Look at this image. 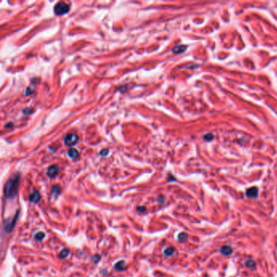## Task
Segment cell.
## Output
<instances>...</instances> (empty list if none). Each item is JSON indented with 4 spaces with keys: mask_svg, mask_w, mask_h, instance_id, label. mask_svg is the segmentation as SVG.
<instances>
[{
    "mask_svg": "<svg viewBox=\"0 0 277 277\" xmlns=\"http://www.w3.org/2000/svg\"><path fill=\"white\" fill-rule=\"evenodd\" d=\"M19 182H20V175L16 174L10 178L7 181L3 189L5 197L8 199H12L16 197L18 192Z\"/></svg>",
    "mask_w": 277,
    "mask_h": 277,
    "instance_id": "obj_1",
    "label": "cell"
},
{
    "mask_svg": "<svg viewBox=\"0 0 277 277\" xmlns=\"http://www.w3.org/2000/svg\"><path fill=\"white\" fill-rule=\"evenodd\" d=\"M137 210H138V211L144 212L143 211H146V207H144V206H139V207L137 208Z\"/></svg>",
    "mask_w": 277,
    "mask_h": 277,
    "instance_id": "obj_20",
    "label": "cell"
},
{
    "mask_svg": "<svg viewBox=\"0 0 277 277\" xmlns=\"http://www.w3.org/2000/svg\"><path fill=\"white\" fill-rule=\"evenodd\" d=\"M204 139H206V141H211L213 139V135L211 133H207L206 134L205 136H204Z\"/></svg>",
    "mask_w": 277,
    "mask_h": 277,
    "instance_id": "obj_18",
    "label": "cell"
},
{
    "mask_svg": "<svg viewBox=\"0 0 277 277\" xmlns=\"http://www.w3.org/2000/svg\"><path fill=\"white\" fill-rule=\"evenodd\" d=\"M44 237H45V233H42V232H39V233H37L35 234L34 239L36 241H40L43 240Z\"/></svg>",
    "mask_w": 277,
    "mask_h": 277,
    "instance_id": "obj_12",
    "label": "cell"
},
{
    "mask_svg": "<svg viewBox=\"0 0 277 277\" xmlns=\"http://www.w3.org/2000/svg\"><path fill=\"white\" fill-rule=\"evenodd\" d=\"M246 265L247 268H254L255 267V262H254V261L252 260V259H249V260H247V261L246 262Z\"/></svg>",
    "mask_w": 277,
    "mask_h": 277,
    "instance_id": "obj_16",
    "label": "cell"
},
{
    "mask_svg": "<svg viewBox=\"0 0 277 277\" xmlns=\"http://www.w3.org/2000/svg\"><path fill=\"white\" fill-rule=\"evenodd\" d=\"M18 214L19 212H16V215L14 217L8 219H6L4 223H3V227H4V231L6 233H11L12 230L13 229V227L16 224V222L17 221V218H18Z\"/></svg>",
    "mask_w": 277,
    "mask_h": 277,
    "instance_id": "obj_3",
    "label": "cell"
},
{
    "mask_svg": "<svg viewBox=\"0 0 277 277\" xmlns=\"http://www.w3.org/2000/svg\"><path fill=\"white\" fill-rule=\"evenodd\" d=\"M107 153H108V150H107V149H105V151L103 150V151H101L100 154H101L102 155H103V154H104V155H107Z\"/></svg>",
    "mask_w": 277,
    "mask_h": 277,
    "instance_id": "obj_21",
    "label": "cell"
},
{
    "mask_svg": "<svg viewBox=\"0 0 277 277\" xmlns=\"http://www.w3.org/2000/svg\"><path fill=\"white\" fill-rule=\"evenodd\" d=\"M173 254H174V249L172 247H168V248L165 249V250H164V254L166 256H168V257H170Z\"/></svg>",
    "mask_w": 277,
    "mask_h": 277,
    "instance_id": "obj_14",
    "label": "cell"
},
{
    "mask_svg": "<svg viewBox=\"0 0 277 277\" xmlns=\"http://www.w3.org/2000/svg\"><path fill=\"white\" fill-rule=\"evenodd\" d=\"M187 49V46L184 45H180V46H176L172 49V52L175 54H181L185 51Z\"/></svg>",
    "mask_w": 277,
    "mask_h": 277,
    "instance_id": "obj_10",
    "label": "cell"
},
{
    "mask_svg": "<svg viewBox=\"0 0 277 277\" xmlns=\"http://www.w3.org/2000/svg\"><path fill=\"white\" fill-rule=\"evenodd\" d=\"M220 252H221L222 254H224L225 256H228L232 254V253H233V249H232V247L229 246H223L220 249Z\"/></svg>",
    "mask_w": 277,
    "mask_h": 277,
    "instance_id": "obj_9",
    "label": "cell"
},
{
    "mask_svg": "<svg viewBox=\"0 0 277 277\" xmlns=\"http://www.w3.org/2000/svg\"><path fill=\"white\" fill-rule=\"evenodd\" d=\"M100 259H101V258H100L99 255H94L93 258H92V261H93L94 263H98V262H99Z\"/></svg>",
    "mask_w": 277,
    "mask_h": 277,
    "instance_id": "obj_19",
    "label": "cell"
},
{
    "mask_svg": "<svg viewBox=\"0 0 277 277\" xmlns=\"http://www.w3.org/2000/svg\"><path fill=\"white\" fill-rule=\"evenodd\" d=\"M187 238H188V235L186 233H181L178 235V240L180 241L181 242L185 241L187 240Z\"/></svg>",
    "mask_w": 277,
    "mask_h": 277,
    "instance_id": "obj_15",
    "label": "cell"
},
{
    "mask_svg": "<svg viewBox=\"0 0 277 277\" xmlns=\"http://www.w3.org/2000/svg\"><path fill=\"white\" fill-rule=\"evenodd\" d=\"M59 168L55 165H52L48 168L47 171V174L49 177H55L58 174Z\"/></svg>",
    "mask_w": 277,
    "mask_h": 277,
    "instance_id": "obj_6",
    "label": "cell"
},
{
    "mask_svg": "<svg viewBox=\"0 0 277 277\" xmlns=\"http://www.w3.org/2000/svg\"><path fill=\"white\" fill-rule=\"evenodd\" d=\"M68 155H69V158H71L72 159H77L78 156H79V152H78L77 150L74 148H70V149L68 150Z\"/></svg>",
    "mask_w": 277,
    "mask_h": 277,
    "instance_id": "obj_8",
    "label": "cell"
},
{
    "mask_svg": "<svg viewBox=\"0 0 277 277\" xmlns=\"http://www.w3.org/2000/svg\"><path fill=\"white\" fill-rule=\"evenodd\" d=\"M125 261H120L118 262H116L114 266V268L116 270H118V271H123L124 270V268H125Z\"/></svg>",
    "mask_w": 277,
    "mask_h": 277,
    "instance_id": "obj_11",
    "label": "cell"
},
{
    "mask_svg": "<svg viewBox=\"0 0 277 277\" xmlns=\"http://www.w3.org/2000/svg\"><path fill=\"white\" fill-rule=\"evenodd\" d=\"M41 198V194L38 191H34V193H32L31 195L29 196V201L31 203H37L39 202V200Z\"/></svg>",
    "mask_w": 277,
    "mask_h": 277,
    "instance_id": "obj_7",
    "label": "cell"
},
{
    "mask_svg": "<svg viewBox=\"0 0 277 277\" xmlns=\"http://www.w3.org/2000/svg\"><path fill=\"white\" fill-rule=\"evenodd\" d=\"M70 10V7L64 2H59L55 5L54 12L58 16H63L66 13H68Z\"/></svg>",
    "mask_w": 277,
    "mask_h": 277,
    "instance_id": "obj_2",
    "label": "cell"
},
{
    "mask_svg": "<svg viewBox=\"0 0 277 277\" xmlns=\"http://www.w3.org/2000/svg\"><path fill=\"white\" fill-rule=\"evenodd\" d=\"M59 193H60V192H59V187L57 186V185H55V186L52 188L51 193H52V194H55L56 196H57V195H59Z\"/></svg>",
    "mask_w": 277,
    "mask_h": 277,
    "instance_id": "obj_17",
    "label": "cell"
},
{
    "mask_svg": "<svg viewBox=\"0 0 277 277\" xmlns=\"http://www.w3.org/2000/svg\"><path fill=\"white\" fill-rule=\"evenodd\" d=\"M69 254V250L67 249H63L61 250V252L59 253V258L60 259H65Z\"/></svg>",
    "mask_w": 277,
    "mask_h": 277,
    "instance_id": "obj_13",
    "label": "cell"
},
{
    "mask_svg": "<svg viewBox=\"0 0 277 277\" xmlns=\"http://www.w3.org/2000/svg\"><path fill=\"white\" fill-rule=\"evenodd\" d=\"M246 196L249 198H258V195H259V190L255 186L250 187L246 190Z\"/></svg>",
    "mask_w": 277,
    "mask_h": 277,
    "instance_id": "obj_5",
    "label": "cell"
},
{
    "mask_svg": "<svg viewBox=\"0 0 277 277\" xmlns=\"http://www.w3.org/2000/svg\"><path fill=\"white\" fill-rule=\"evenodd\" d=\"M77 135H76L75 133L67 134L65 136V137H64V143H65L67 146H69V147L74 146L75 144L77 142Z\"/></svg>",
    "mask_w": 277,
    "mask_h": 277,
    "instance_id": "obj_4",
    "label": "cell"
}]
</instances>
